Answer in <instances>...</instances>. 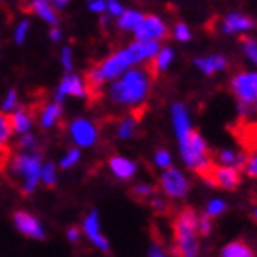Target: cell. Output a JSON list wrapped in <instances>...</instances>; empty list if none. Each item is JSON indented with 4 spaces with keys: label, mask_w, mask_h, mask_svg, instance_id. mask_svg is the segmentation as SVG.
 <instances>
[{
    "label": "cell",
    "mask_w": 257,
    "mask_h": 257,
    "mask_svg": "<svg viewBox=\"0 0 257 257\" xmlns=\"http://www.w3.org/2000/svg\"><path fill=\"white\" fill-rule=\"evenodd\" d=\"M66 237H68L70 242H77L79 241V230H77V228H70V230L66 231Z\"/></svg>",
    "instance_id": "obj_42"
},
{
    "label": "cell",
    "mask_w": 257,
    "mask_h": 257,
    "mask_svg": "<svg viewBox=\"0 0 257 257\" xmlns=\"http://www.w3.org/2000/svg\"><path fill=\"white\" fill-rule=\"evenodd\" d=\"M83 231H85V235L88 237V241L94 244V246H97L99 250H103V252H108V241L107 237L101 233V226H99V215H97V211H92L88 217L85 219V222H83Z\"/></svg>",
    "instance_id": "obj_12"
},
{
    "label": "cell",
    "mask_w": 257,
    "mask_h": 257,
    "mask_svg": "<svg viewBox=\"0 0 257 257\" xmlns=\"http://www.w3.org/2000/svg\"><path fill=\"white\" fill-rule=\"evenodd\" d=\"M224 211H226V202L220 200V198H213V200L208 204V208H206V215H208V217H217V215L224 213Z\"/></svg>",
    "instance_id": "obj_26"
},
{
    "label": "cell",
    "mask_w": 257,
    "mask_h": 257,
    "mask_svg": "<svg viewBox=\"0 0 257 257\" xmlns=\"http://www.w3.org/2000/svg\"><path fill=\"white\" fill-rule=\"evenodd\" d=\"M6 162H8V151L4 147H0V169L6 166Z\"/></svg>",
    "instance_id": "obj_43"
},
{
    "label": "cell",
    "mask_w": 257,
    "mask_h": 257,
    "mask_svg": "<svg viewBox=\"0 0 257 257\" xmlns=\"http://www.w3.org/2000/svg\"><path fill=\"white\" fill-rule=\"evenodd\" d=\"M151 193H153V188L151 186H147V184H140V186H136L134 188V195L140 198H147L151 197Z\"/></svg>",
    "instance_id": "obj_39"
},
{
    "label": "cell",
    "mask_w": 257,
    "mask_h": 257,
    "mask_svg": "<svg viewBox=\"0 0 257 257\" xmlns=\"http://www.w3.org/2000/svg\"><path fill=\"white\" fill-rule=\"evenodd\" d=\"M136 123H138V118L136 116H127L119 121L118 125V136L123 140L133 138L134 133H136Z\"/></svg>",
    "instance_id": "obj_24"
},
{
    "label": "cell",
    "mask_w": 257,
    "mask_h": 257,
    "mask_svg": "<svg viewBox=\"0 0 257 257\" xmlns=\"http://www.w3.org/2000/svg\"><path fill=\"white\" fill-rule=\"evenodd\" d=\"M61 118H63V108H61V105L57 101L48 103V105L41 110V125H43L44 128H50V127H54V125H57Z\"/></svg>",
    "instance_id": "obj_19"
},
{
    "label": "cell",
    "mask_w": 257,
    "mask_h": 257,
    "mask_svg": "<svg viewBox=\"0 0 257 257\" xmlns=\"http://www.w3.org/2000/svg\"><path fill=\"white\" fill-rule=\"evenodd\" d=\"M35 145H37V140H35V136H33V134L26 133L21 138V147H22V149H33Z\"/></svg>",
    "instance_id": "obj_38"
},
{
    "label": "cell",
    "mask_w": 257,
    "mask_h": 257,
    "mask_svg": "<svg viewBox=\"0 0 257 257\" xmlns=\"http://www.w3.org/2000/svg\"><path fill=\"white\" fill-rule=\"evenodd\" d=\"M70 136L79 147H90L97 142V127L85 118L74 119L70 123Z\"/></svg>",
    "instance_id": "obj_8"
},
{
    "label": "cell",
    "mask_w": 257,
    "mask_h": 257,
    "mask_svg": "<svg viewBox=\"0 0 257 257\" xmlns=\"http://www.w3.org/2000/svg\"><path fill=\"white\" fill-rule=\"evenodd\" d=\"M134 37L138 41H160L167 37L166 22L156 15H144L138 26L134 28Z\"/></svg>",
    "instance_id": "obj_6"
},
{
    "label": "cell",
    "mask_w": 257,
    "mask_h": 257,
    "mask_svg": "<svg viewBox=\"0 0 257 257\" xmlns=\"http://www.w3.org/2000/svg\"><path fill=\"white\" fill-rule=\"evenodd\" d=\"M253 28V21L242 13H230L220 22V30L224 33H242Z\"/></svg>",
    "instance_id": "obj_14"
},
{
    "label": "cell",
    "mask_w": 257,
    "mask_h": 257,
    "mask_svg": "<svg viewBox=\"0 0 257 257\" xmlns=\"http://www.w3.org/2000/svg\"><path fill=\"white\" fill-rule=\"evenodd\" d=\"M242 50H244V54L248 55V59L252 61V63H255L257 61V44L253 39L250 37H244L242 39Z\"/></svg>",
    "instance_id": "obj_29"
},
{
    "label": "cell",
    "mask_w": 257,
    "mask_h": 257,
    "mask_svg": "<svg viewBox=\"0 0 257 257\" xmlns=\"http://www.w3.org/2000/svg\"><path fill=\"white\" fill-rule=\"evenodd\" d=\"M171 155H169V151L162 149V151H156L155 155V164L162 169H169L171 167Z\"/></svg>",
    "instance_id": "obj_30"
},
{
    "label": "cell",
    "mask_w": 257,
    "mask_h": 257,
    "mask_svg": "<svg viewBox=\"0 0 257 257\" xmlns=\"http://www.w3.org/2000/svg\"><path fill=\"white\" fill-rule=\"evenodd\" d=\"M8 119H10L11 131L21 134H26L33 125V116L28 108H17V110H13V114Z\"/></svg>",
    "instance_id": "obj_17"
},
{
    "label": "cell",
    "mask_w": 257,
    "mask_h": 257,
    "mask_svg": "<svg viewBox=\"0 0 257 257\" xmlns=\"http://www.w3.org/2000/svg\"><path fill=\"white\" fill-rule=\"evenodd\" d=\"M11 125H10V119L6 118L4 114H0V147H4L6 142L10 140L11 136Z\"/></svg>",
    "instance_id": "obj_27"
},
{
    "label": "cell",
    "mask_w": 257,
    "mask_h": 257,
    "mask_svg": "<svg viewBox=\"0 0 257 257\" xmlns=\"http://www.w3.org/2000/svg\"><path fill=\"white\" fill-rule=\"evenodd\" d=\"M74 96V97H85L88 96V86H86V81L81 77V75L68 74L61 81L59 88L55 92V101L61 103L64 97Z\"/></svg>",
    "instance_id": "obj_9"
},
{
    "label": "cell",
    "mask_w": 257,
    "mask_h": 257,
    "mask_svg": "<svg viewBox=\"0 0 257 257\" xmlns=\"http://www.w3.org/2000/svg\"><path fill=\"white\" fill-rule=\"evenodd\" d=\"M105 11H108L112 17H119L125 10L118 0H105Z\"/></svg>",
    "instance_id": "obj_34"
},
{
    "label": "cell",
    "mask_w": 257,
    "mask_h": 257,
    "mask_svg": "<svg viewBox=\"0 0 257 257\" xmlns=\"http://www.w3.org/2000/svg\"><path fill=\"white\" fill-rule=\"evenodd\" d=\"M244 169L250 177H255L257 175V158H255V153H250L246 156V164H244Z\"/></svg>",
    "instance_id": "obj_36"
},
{
    "label": "cell",
    "mask_w": 257,
    "mask_h": 257,
    "mask_svg": "<svg viewBox=\"0 0 257 257\" xmlns=\"http://www.w3.org/2000/svg\"><path fill=\"white\" fill-rule=\"evenodd\" d=\"M13 222H15L17 230L21 231L22 235L32 237V239H44V235H46L43 224L39 222L37 217H33L28 211H17L15 217H13Z\"/></svg>",
    "instance_id": "obj_11"
},
{
    "label": "cell",
    "mask_w": 257,
    "mask_h": 257,
    "mask_svg": "<svg viewBox=\"0 0 257 257\" xmlns=\"http://www.w3.org/2000/svg\"><path fill=\"white\" fill-rule=\"evenodd\" d=\"M197 213L191 208H186L178 213L173 230H175V252L178 257H197Z\"/></svg>",
    "instance_id": "obj_3"
},
{
    "label": "cell",
    "mask_w": 257,
    "mask_h": 257,
    "mask_svg": "<svg viewBox=\"0 0 257 257\" xmlns=\"http://www.w3.org/2000/svg\"><path fill=\"white\" fill-rule=\"evenodd\" d=\"M39 180L46 184L48 188L55 186V184H57V167H55V164H52V162L44 164V166L41 167V177H39Z\"/></svg>",
    "instance_id": "obj_25"
},
{
    "label": "cell",
    "mask_w": 257,
    "mask_h": 257,
    "mask_svg": "<svg viewBox=\"0 0 257 257\" xmlns=\"http://www.w3.org/2000/svg\"><path fill=\"white\" fill-rule=\"evenodd\" d=\"M52 2H54L52 8H57V10H63L64 6L68 4V0H52Z\"/></svg>",
    "instance_id": "obj_45"
},
{
    "label": "cell",
    "mask_w": 257,
    "mask_h": 257,
    "mask_svg": "<svg viewBox=\"0 0 257 257\" xmlns=\"http://www.w3.org/2000/svg\"><path fill=\"white\" fill-rule=\"evenodd\" d=\"M230 88L233 96L239 101V110L242 114L252 112L253 105L257 99V75L255 72H241V74L233 75L230 83Z\"/></svg>",
    "instance_id": "obj_5"
},
{
    "label": "cell",
    "mask_w": 257,
    "mask_h": 257,
    "mask_svg": "<svg viewBox=\"0 0 257 257\" xmlns=\"http://www.w3.org/2000/svg\"><path fill=\"white\" fill-rule=\"evenodd\" d=\"M153 206H155L156 209H164V204H162V200H160V198H156L155 202H153Z\"/></svg>",
    "instance_id": "obj_46"
},
{
    "label": "cell",
    "mask_w": 257,
    "mask_h": 257,
    "mask_svg": "<svg viewBox=\"0 0 257 257\" xmlns=\"http://www.w3.org/2000/svg\"><path fill=\"white\" fill-rule=\"evenodd\" d=\"M41 167H43V160L39 153H22V155L15 156L11 162V173L22 180V193L35 191L37 184L41 182Z\"/></svg>",
    "instance_id": "obj_4"
},
{
    "label": "cell",
    "mask_w": 257,
    "mask_h": 257,
    "mask_svg": "<svg viewBox=\"0 0 257 257\" xmlns=\"http://www.w3.org/2000/svg\"><path fill=\"white\" fill-rule=\"evenodd\" d=\"M50 39H52L54 43H57V41H59V39H61V32H59V30H57V28H54V30L50 32Z\"/></svg>",
    "instance_id": "obj_44"
},
{
    "label": "cell",
    "mask_w": 257,
    "mask_h": 257,
    "mask_svg": "<svg viewBox=\"0 0 257 257\" xmlns=\"http://www.w3.org/2000/svg\"><path fill=\"white\" fill-rule=\"evenodd\" d=\"M90 11H94V13H105V0H92Z\"/></svg>",
    "instance_id": "obj_40"
},
{
    "label": "cell",
    "mask_w": 257,
    "mask_h": 257,
    "mask_svg": "<svg viewBox=\"0 0 257 257\" xmlns=\"http://www.w3.org/2000/svg\"><path fill=\"white\" fill-rule=\"evenodd\" d=\"M149 257H167V253L164 252V248L158 246V244H153L149 250Z\"/></svg>",
    "instance_id": "obj_41"
},
{
    "label": "cell",
    "mask_w": 257,
    "mask_h": 257,
    "mask_svg": "<svg viewBox=\"0 0 257 257\" xmlns=\"http://www.w3.org/2000/svg\"><path fill=\"white\" fill-rule=\"evenodd\" d=\"M142 19H144V15L136 10L123 11V13L118 17V28L119 30H125V32H134V28L138 26Z\"/></svg>",
    "instance_id": "obj_23"
},
{
    "label": "cell",
    "mask_w": 257,
    "mask_h": 257,
    "mask_svg": "<svg viewBox=\"0 0 257 257\" xmlns=\"http://www.w3.org/2000/svg\"><path fill=\"white\" fill-rule=\"evenodd\" d=\"M44 2H48V0H44Z\"/></svg>",
    "instance_id": "obj_47"
},
{
    "label": "cell",
    "mask_w": 257,
    "mask_h": 257,
    "mask_svg": "<svg viewBox=\"0 0 257 257\" xmlns=\"http://www.w3.org/2000/svg\"><path fill=\"white\" fill-rule=\"evenodd\" d=\"M241 182V173L235 167L230 166H213L211 175H209V184L211 186H220L226 189H235Z\"/></svg>",
    "instance_id": "obj_10"
},
{
    "label": "cell",
    "mask_w": 257,
    "mask_h": 257,
    "mask_svg": "<svg viewBox=\"0 0 257 257\" xmlns=\"http://www.w3.org/2000/svg\"><path fill=\"white\" fill-rule=\"evenodd\" d=\"M108 166H110V171L118 178H121V180L133 178L134 173H136V164L131 162L128 158H125V156H112L110 162H108Z\"/></svg>",
    "instance_id": "obj_16"
},
{
    "label": "cell",
    "mask_w": 257,
    "mask_h": 257,
    "mask_svg": "<svg viewBox=\"0 0 257 257\" xmlns=\"http://www.w3.org/2000/svg\"><path fill=\"white\" fill-rule=\"evenodd\" d=\"M171 114H173V127H175V133H177V138H184L189 131H193L191 127V121H189V114H188V108L180 105V103H175L171 108Z\"/></svg>",
    "instance_id": "obj_15"
},
{
    "label": "cell",
    "mask_w": 257,
    "mask_h": 257,
    "mask_svg": "<svg viewBox=\"0 0 257 257\" xmlns=\"http://www.w3.org/2000/svg\"><path fill=\"white\" fill-rule=\"evenodd\" d=\"M175 59V52L171 48H160V52L155 55V59H153V66L149 70H153V74H160V72H166L169 68V64L173 63Z\"/></svg>",
    "instance_id": "obj_22"
},
{
    "label": "cell",
    "mask_w": 257,
    "mask_h": 257,
    "mask_svg": "<svg viewBox=\"0 0 257 257\" xmlns=\"http://www.w3.org/2000/svg\"><path fill=\"white\" fill-rule=\"evenodd\" d=\"M195 64L198 66V70H202L206 75H213L220 70L226 68V64L228 61L224 57H220V55H209V57H202V59H197Z\"/></svg>",
    "instance_id": "obj_18"
},
{
    "label": "cell",
    "mask_w": 257,
    "mask_h": 257,
    "mask_svg": "<svg viewBox=\"0 0 257 257\" xmlns=\"http://www.w3.org/2000/svg\"><path fill=\"white\" fill-rule=\"evenodd\" d=\"M127 48L133 55L134 64H138L155 59V55L160 52L162 46L158 41H134L133 44H128Z\"/></svg>",
    "instance_id": "obj_13"
},
{
    "label": "cell",
    "mask_w": 257,
    "mask_h": 257,
    "mask_svg": "<svg viewBox=\"0 0 257 257\" xmlns=\"http://www.w3.org/2000/svg\"><path fill=\"white\" fill-rule=\"evenodd\" d=\"M79 162V149H70L64 158H61V167L63 169H70V167H74L75 164Z\"/></svg>",
    "instance_id": "obj_28"
},
{
    "label": "cell",
    "mask_w": 257,
    "mask_h": 257,
    "mask_svg": "<svg viewBox=\"0 0 257 257\" xmlns=\"http://www.w3.org/2000/svg\"><path fill=\"white\" fill-rule=\"evenodd\" d=\"M175 37H177V41H189L191 39V32H189L188 24H184V22H178L177 26H175Z\"/></svg>",
    "instance_id": "obj_33"
},
{
    "label": "cell",
    "mask_w": 257,
    "mask_h": 257,
    "mask_svg": "<svg viewBox=\"0 0 257 257\" xmlns=\"http://www.w3.org/2000/svg\"><path fill=\"white\" fill-rule=\"evenodd\" d=\"M32 10L35 11V15L41 17L44 22H48L52 26H55L59 19H57V13H55V8L48 4V2H44V0H33L32 4Z\"/></svg>",
    "instance_id": "obj_20"
},
{
    "label": "cell",
    "mask_w": 257,
    "mask_h": 257,
    "mask_svg": "<svg viewBox=\"0 0 257 257\" xmlns=\"http://www.w3.org/2000/svg\"><path fill=\"white\" fill-rule=\"evenodd\" d=\"M61 63H63L64 70H72L74 68V63H72V50L66 46L63 48V54H61Z\"/></svg>",
    "instance_id": "obj_37"
},
{
    "label": "cell",
    "mask_w": 257,
    "mask_h": 257,
    "mask_svg": "<svg viewBox=\"0 0 257 257\" xmlns=\"http://www.w3.org/2000/svg\"><path fill=\"white\" fill-rule=\"evenodd\" d=\"M222 257H253V250L250 248V244L244 241H233L228 242L222 252H220Z\"/></svg>",
    "instance_id": "obj_21"
},
{
    "label": "cell",
    "mask_w": 257,
    "mask_h": 257,
    "mask_svg": "<svg viewBox=\"0 0 257 257\" xmlns=\"http://www.w3.org/2000/svg\"><path fill=\"white\" fill-rule=\"evenodd\" d=\"M151 90V72L149 68L127 70L123 75L114 79V85H110L108 97L116 105H127L136 107L145 101V97Z\"/></svg>",
    "instance_id": "obj_1"
},
{
    "label": "cell",
    "mask_w": 257,
    "mask_h": 257,
    "mask_svg": "<svg viewBox=\"0 0 257 257\" xmlns=\"http://www.w3.org/2000/svg\"><path fill=\"white\" fill-rule=\"evenodd\" d=\"M162 189L166 191V195L173 198H182L186 197V193L189 191V182L188 178L184 177L182 173L177 169H164V175L160 178Z\"/></svg>",
    "instance_id": "obj_7"
},
{
    "label": "cell",
    "mask_w": 257,
    "mask_h": 257,
    "mask_svg": "<svg viewBox=\"0 0 257 257\" xmlns=\"http://www.w3.org/2000/svg\"><path fill=\"white\" fill-rule=\"evenodd\" d=\"M28 32H30V22L22 21L15 30V43L17 44L24 43V41H26V37H28Z\"/></svg>",
    "instance_id": "obj_32"
},
{
    "label": "cell",
    "mask_w": 257,
    "mask_h": 257,
    "mask_svg": "<svg viewBox=\"0 0 257 257\" xmlns=\"http://www.w3.org/2000/svg\"><path fill=\"white\" fill-rule=\"evenodd\" d=\"M134 64L133 55L128 52V48L119 50L114 55L107 57L105 61L94 66V68L88 72V79H86V86H88V92L97 90L103 83L107 81L118 79L119 75H123L131 66Z\"/></svg>",
    "instance_id": "obj_2"
},
{
    "label": "cell",
    "mask_w": 257,
    "mask_h": 257,
    "mask_svg": "<svg viewBox=\"0 0 257 257\" xmlns=\"http://www.w3.org/2000/svg\"><path fill=\"white\" fill-rule=\"evenodd\" d=\"M17 101H19V94H17L15 88H11L8 94H6V99H4V110L6 112H11V110H15L17 107Z\"/></svg>",
    "instance_id": "obj_31"
},
{
    "label": "cell",
    "mask_w": 257,
    "mask_h": 257,
    "mask_svg": "<svg viewBox=\"0 0 257 257\" xmlns=\"http://www.w3.org/2000/svg\"><path fill=\"white\" fill-rule=\"evenodd\" d=\"M197 231H200L202 235H208L211 231V222H209V217L204 215V217H198L197 219Z\"/></svg>",
    "instance_id": "obj_35"
}]
</instances>
